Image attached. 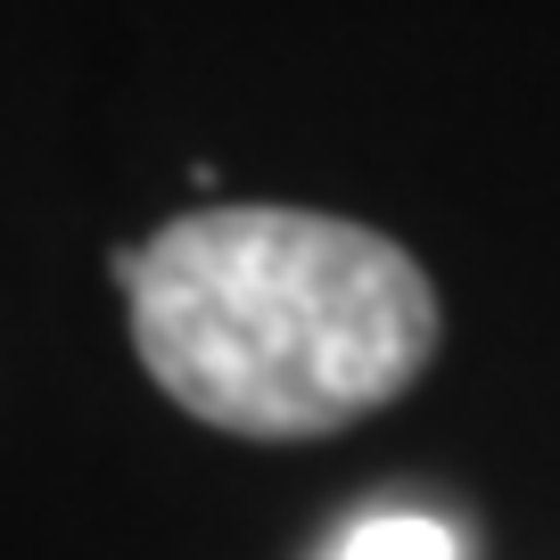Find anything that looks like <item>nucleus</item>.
<instances>
[{
    "mask_svg": "<svg viewBox=\"0 0 560 560\" xmlns=\"http://www.w3.org/2000/svg\"><path fill=\"white\" fill-rule=\"evenodd\" d=\"M140 363L231 438H330L438 354V289L387 231L314 207H198L116 256Z\"/></svg>",
    "mask_w": 560,
    "mask_h": 560,
    "instance_id": "1",
    "label": "nucleus"
},
{
    "mask_svg": "<svg viewBox=\"0 0 560 560\" xmlns=\"http://www.w3.org/2000/svg\"><path fill=\"white\" fill-rule=\"evenodd\" d=\"M338 560H462L454 527L445 520H420V511H387V520H363L347 544H338Z\"/></svg>",
    "mask_w": 560,
    "mask_h": 560,
    "instance_id": "2",
    "label": "nucleus"
}]
</instances>
